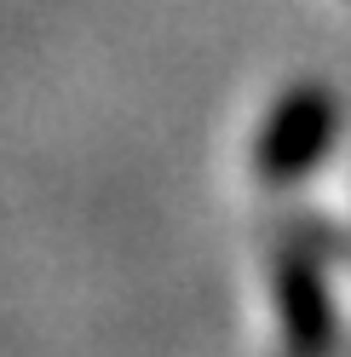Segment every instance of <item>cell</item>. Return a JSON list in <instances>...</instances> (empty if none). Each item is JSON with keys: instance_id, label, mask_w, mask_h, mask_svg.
<instances>
[{"instance_id": "6da1fadb", "label": "cell", "mask_w": 351, "mask_h": 357, "mask_svg": "<svg viewBox=\"0 0 351 357\" xmlns=\"http://www.w3.org/2000/svg\"><path fill=\"white\" fill-rule=\"evenodd\" d=\"M334 121H340V109H334V93H328V86H288V93L276 98V109L265 116V127H259V144H254L259 178H271V185L299 178L328 144H334Z\"/></svg>"}, {"instance_id": "7a4b0ae2", "label": "cell", "mask_w": 351, "mask_h": 357, "mask_svg": "<svg viewBox=\"0 0 351 357\" xmlns=\"http://www.w3.org/2000/svg\"><path fill=\"white\" fill-rule=\"evenodd\" d=\"M276 305H282V328H288L294 346H322L328 340V300H322L317 271L305 259L276 265Z\"/></svg>"}]
</instances>
